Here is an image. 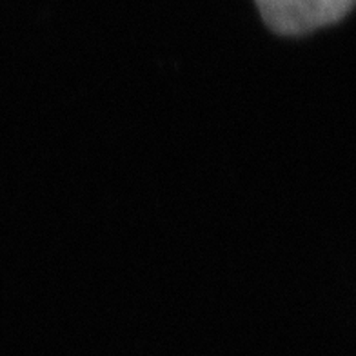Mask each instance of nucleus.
Returning a JSON list of instances; mask_svg holds the SVG:
<instances>
[{
    "label": "nucleus",
    "mask_w": 356,
    "mask_h": 356,
    "mask_svg": "<svg viewBox=\"0 0 356 356\" xmlns=\"http://www.w3.org/2000/svg\"><path fill=\"white\" fill-rule=\"evenodd\" d=\"M355 0H257L264 22L275 33L300 37L342 20Z\"/></svg>",
    "instance_id": "obj_1"
}]
</instances>
